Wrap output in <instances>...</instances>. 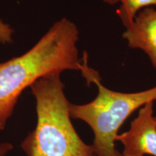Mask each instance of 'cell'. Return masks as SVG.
Segmentation results:
<instances>
[{"label":"cell","instance_id":"obj_9","mask_svg":"<svg viewBox=\"0 0 156 156\" xmlns=\"http://www.w3.org/2000/svg\"><path fill=\"white\" fill-rule=\"evenodd\" d=\"M154 119H155V124H156V116H154Z\"/></svg>","mask_w":156,"mask_h":156},{"label":"cell","instance_id":"obj_1","mask_svg":"<svg viewBox=\"0 0 156 156\" xmlns=\"http://www.w3.org/2000/svg\"><path fill=\"white\" fill-rule=\"evenodd\" d=\"M79 30L67 18L56 21L30 49L0 63V129L3 130L25 89L43 77L83 69Z\"/></svg>","mask_w":156,"mask_h":156},{"label":"cell","instance_id":"obj_5","mask_svg":"<svg viewBox=\"0 0 156 156\" xmlns=\"http://www.w3.org/2000/svg\"><path fill=\"white\" fill-rule=\"evenodd\" d=\"M122 37L129 48L143 51L156 67V8L149 7L141 9Z\"/></svg>","mask_w":156,"mask_h":156},{"label":"cell","instance_id":"obj_4","mask_svg":"<svg viewBox=\"0 0 156 156\" xmlns=\"http://www.w3.org/2000/svg\"><path fill=\"white\" fill-rule=\"evenodd\" d=\"M154 101L140 108L137 116L130 123L128 131L118 134L115 142L124 145L122 156H156V124L153 116Z\"/></svg>","mask_w":156,"mask_h":156},{"label":"cell","instance_id":"obj_7","mask_svg":"<svg viewBox=\"0 0 156 156\" xmlns=\"http://www.w3.org/2000/svg\"><path fill=\"white\" fill-rule=\"evenodd\" d=\"M14 30L7 23L0 18V44L6 45L13 42Z\"/></svg>","mask_w":156,"mask_h":156},{"label":"cell","instance_id":"obj_8","mask_svg":"<svg viewBox=\"0 0 156 156\" xmlns=\"http://www.w3.org/2000/svg\"><path fill=\"white\" fill-rule=\"evenodd\" d=\"M13 146L9 142H2L0 143V156H5L12 151Z\"/></svg>","mask_w":156,"mask_h":156},{"label":"cell","instance_id":"obj_6","mask_svg":"<svg viewBox=\"0 0 156 156\" xmlns=\"http://www.w3.org/2000/svg\"><path fill=\"white\" fill-rule=\"evenodd\" d=\"M109 5L120 4L117 15L126 28L133 23L134 17L141 9L156 6V0H103Z\"/></svg>","mask_w":156,"mask_h":156},{"label":"cell","instance_id":"obj_3","mask_svg":"<svg viewBox=\"0 0 156 156\" xmlns=\"http://www.w3.org/2000/svg\"><path fill=\"white\" fill-rule=\"evenodd\" d=\"M87 58L84 55L80 72L87 85H96L98 95L94 100L85 104L70 103V117L83 121L93 130L95 156H122L115 147L119 129L136 109L156 101V86L136 93L112 90L102 85L99 74L87 65Z\"/></svg>","mask_w":156,"mask_h":156},{"label":"cell","instance_id":"obj_2","mask_svg":"<svg viewBox=\"0 0 156 156\" xmlns=\"http://www.w3.org/2000/svg\"><path fill=\"white\" fill-rule=\"evenodd\" d=\"M61 74L43 77L30 86L36 101L37 124L21 147L28 156H95L92 145L78 135Z\"/></svg>","mask_w":156,"mask_h":156}]
</instances>
